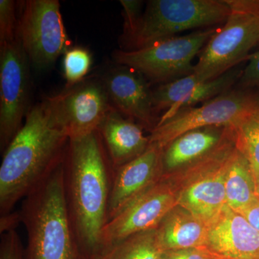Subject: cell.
<instances>
[{
  "label": "cell",
  "instance_id": "6da1fadb",
  "mask_svg": "<svg viewBox=\"0 0 259 259\" xmlns=\"http://www.w3.org/2000/svg\"><path fill=\"white\" fill-rule=\"evenodd\" d=\"M26 120L3 152L0 214L11 212L64 161L69 139L51 97L29 109Z\"/></svg>",
  "mask_w": 259,
  "mask_h": 259
},
{
  "label": "cell",
  "instance_id": "7a4b0ae2",
  "mask_svg": "<svg viewBox=\"0 0 259 259\" xmlns=\"http://www.w3.org/2000/svg\"><path fill=\"white\" fill-rule=\"evenodd\" d=\"M113 168L98 131L69 140L64 159V187L70 219L85 259L101 253L107 223Z\"/></svg>",
  "mask_w": 259,
  "mask_h": 259
},
{
  "label": "cell",
  "instance_id": "3957f363",
  "mask_svg": "<svg viewBox=\"0 0 259 259\" xmlns=\"http://www.w3.org/2000/svg\"><path fill=\"white\" fill-rule=\"evenodd\" d=\"M19 212L28 236L24 259H85L66 203L64 161L23 199Z\"/></svg>",
  "mask_w": 259,
  "mask_h": 259
},
{
  "label": "cell",
  "instance_id": "277c9868",
  "mask_svg": "<svg viewBox=\"0 0 259 259\" xmlns=\"http://www.w3.org/2000/svg\"><path fill=\"white\" fill-rule=\"evenodd\" d=\"M231 14L225 0H151L124 51L142 49L185 30L226 23Z\"/></svg>",
  "mask_w": 259,
  "mask_h": 259
},
{
  "label": "cell",
  "instance_id": "5b68a950",
  "mask_svg": "<svg viewBox=\"0 0 259 259\" xmlns=\"http://www.w3.org/2000/svg\"><path fill=\"white\" fill-rule=\"evenodd\" d=\"M218 31L215 28L175 36L134 51L116 50L113 59L152 83L161 84L193 72L192 61Z\"/></svg>",
  "mask_w": 259,
  "mask_h": 259
},
{
  "label": "cell",
  "instance_id": "8992f818",
  "mask_svg": "<svg viewBox=\"0 0 259 259\" xmlns=\"http://www.w3.org/2000/svg\"><path fill=\"white\" fill-rule=\"evenodd\" d=\"M17 40L28 60L37 69L52 66L69 50L60 3L58 0L22 2L18 18Z\"/></svg>",
  "mask_w": 259,
  "mask_h": 259
},
{
  "label": "cell",
  "instance_id": "52a82bcc",
  "mask_svg": "<svg viewBox=\"0 0 259 259\" xmlns=\"http://www.w3.org/2000/svg\"><path fill=\"white\" fill-rule=\"evenodd\" d=\"M255 109V95L248 90L232 89L203 102L201 106L181 109L151 131L150 144H157L163 149L174 140L192 130L235 126Z\"/></svg>",
  "mask_w": 259,
  "mask_h": 259
},
{
  "label": "cell",
  "instance_id": "ba28073f",
  "mask_svg": "<svg viewBox=\"0 0 259 259\" xmlns=\"http://www.w3.org/2000/svg\"><path fill=\"white\" fill-rule=\"evenodd\" d=\"M30 61L18 40L0 46V148L9 146L29 111Z\"/></svg>",
  "mask_w": 259,
  "mask_h": 259
},
{
  "label": "cell",
  "instance_id": "9c48e42d",
  "mask_svg": "<svg viewBox=\"0 0 259 259\" xmlns=\"http://www.w3.org/2000/svg\"><path fill=\"white\" fill-rule=\"evenodd\" d=\"M259 46V18L231 13L222 29L209 39L201 52L193 72L212 79L247 61Z\"/></svg>",
  "mask_w": 259,
  "mask_h": 259
},
{
  "label": "cell",
  "instance_id": "30bf717a",
  "mask_svg": "<svg viewBox=\"0 0 259 259\" xmlns=\"http://www.w3.org/2000/svg\"><path fill=\"white\" fill-rule=\"evenodd\" d=\"M58 119L69 140L98 131L112 107L101 78L85 79L51 97Z\"/></svg>",
  "mask_w": 259,
  "mask_h": 259
},
{
  "label": "cell",
  "instance_id": "8fae6325",
  "mask_svg": "<svg viewBox=\"0 0 259 259\" xmlns=\"http://www.w3.org/2000/svg\"><path fill=\"white\" fill-rule=\"evenodd\" d=\"M178 198L173 187L160 179L104 226L100 254L127 237L157 228L163 218L178 204Z\"/></svg>",
  "mask_w": 259,
  "mask_h": 259
},
{
  "label": "cell",
  "instance_id": "7c38bea8",
  "mask_svg": "<svg viewBox=\"0 0 259 259\" xmlns=\"http://www.w3.org/2000/svg\"><path fill=\"white\" fill-rule=\"evenodd\" d=\"M163 149L150 144L142 154L115 168L107 209V222L154 185L163 175Z\"/></svg>",
  "mask_w": 259,
  "mask_h": 259
},
{
  "label": "cell",
  "instance_id": "4fadbf2b",
  "mask_svg": "<svg viewBox=\"0 0 259 259\" xmlns=\"http://www.w3.org/2000/svg\"><path fill=\"white\" fill-rule=\"evenodd\" d=\"M203 248L214 258L259 259V232L226 204L207 224Z\"/></svg>",
  "mask_w": 259,
  "mask_h": 259
},
{
  "label": "cell",
  "instance_id": "5bb4252c",
  "mask_svg": "<svg viewBox=\"0 0 259 259\" xmlns=\"http://www.w3.org/2000/svg\"><path fill=\"white\" fill-rule=\"evenodd\" d=\"M100 78L114 108L150 132L156 127L152 90L142 75L119 65Z\"/></svg>",
  "mask_w": 259,
  "mask_h": 259
},
{
  "label": "cell",
  "instance_id": "9a60e30c",
  "mask_svg": "<svg viewBox=\"0 0 259 259\" xmlns=\"http://www.w3.org/2000/svg\"><path fill=\"white\" fill-rule=\"evenodd\" d=\"M235 126H212L192 130L163 148V175L202 159L217 149L234 131Z\"/></svg>",
  "mask_w": 259,
  "mask_h": 259
},
{
  "label": "cell",
  "instance_id": "2e32d148",
  "mask_svg": "<svg viewBox=\"0 0 259 259\" xmlns=\"http://www.w3.org/2000/svg\"><path fill=\"white\" fill-rule=\"evenodd\" d=\"M113 169L142 154L150 145L143 127L112 108L98 128Z\"/></svg>",
  "mask_w": 259,
  "mask_h": 259
},
{
  "label": "cell",
  "instance_id": "e0dca14e",
  "mask_svg": "<svg viewBox=\"0 0 259 259\" xmlns=\"http://www.w3.org/2000/svg\"><path fill=\"white\" fill-rule=\"evenodd\" d=\"M233 157L221 168L203 175L180 191L178 204L208 224L226 205V174Z\"/></svg>",
  "mask_w": 259,
  "mask_h": 259
},
{
  "label": "cell",
  "instance_id": "ac0fdd59",
  "mask_svg": "<svg viewBox=\"0 0 259 259\" xmlns=\"http://www.w3.org/2000/svg\"><path fill=\"white\" fill-rule=\"evenodd\" d=\"M156 230L163 250L203 248L207 225L177 204L163 218Z\"/></svg>",
  "mask_w": 259,
  "mask_h": 259
},
{
  "label": "cell",
  "instance_id": "d6986e66",
  "mask_svg": "<svg viewBox=\"0 0 259 259\" xmlns=\"http://www.w3.org/2000/svg\"><path fill=\"white\" fill-rule=\"evenodd\" d=\"M226 195L227 205L240 213L258 201L253 172L238 147L227 171Z\"/></svg>",
  "mask_w": 259,
  "mask_h": 259
},
{
  "label": "cell",
  "instance_id": "ffe728a7",
  "mask_svg": "<svg viewBox=\"0 0 259 259\" xmlns=\"http://www.w3.org/2000/svg\"><path fill=\"white\" fill-rule=\"evenodd\" d=\"M163 251L155 228L127 237L104 250L96 259H161Z\"/></svg>",
  "mask_w": 259,
  "mask_h": 259
},
{
  "label": "cell",
  "instance_id": "44dd1931",
  "mask_svg": "<svg viewBox=\"0 0 259 259\" xmlns=\"http://www.w3.org/2000/svg\"><path fill=\"white\" fill-rule=\"evenodd\" d=\"M243 70L233 68L224 74L214 79L207 80L199 84L189 93L176 106L165 112L158 122V125L171 118L181 109L193 107L199 102L208 101L233 89L235 83L238 82Z\"/></svg>",
  "mask_w": 259,
  "mask_h": 259
},
{
  "label": "cell",
  "instance_id": "7402d4cb",
  "mask_svg": "<svg viewBox=\"0 0 259 259\" xmlns=\"http://www.w3.org/2000/svg\"><path fill=\"white\" fill-rule=\"evenodd\" d=\"M237 147L249 163L253 176L259 175V112L256 109L235 125Z\"/></svg>",
  "mask_w": 259,
  "mask_h": 259
},
{
  "label": "cell",
  "instance_id": "603a6c76",
  "mask_svg": "<svg viewBox=\"0 0 259 259\" xmlns=\"http://www.w3.org/2000/svg\"><path fill=\"white\" fill-rule=\"evenodd\" d=\"M92 66V55L82 47L69 49L64 54L65 89L70 88L85 79Z\"/></svg>",
  "mask_w": 259,
  "mask_h": 259
},
{
  "label": "cell",
  "instance_id": "cb8c5ba5",
  "mask_svg": "<svg viewBox=\"0 0 259 259\" xmlns=\"http://www.w3.org/2000/svg\"><path fill=\"white\" fill-rule=\"evenodd\" d=\"M18 18L13 0H0V46L17 40Z\"/></svg>",
  "mask_w": 259,
  "mask_h": 259
},
{
  "label": "cell",
  "instance_id": "d4e9b609",
  "mask_svg": "<svg viewBox=\"0 0 259 259\" xmlns=\"http://www.w3.org/2000/svg\"><path fill=\"white\" fill-rule=\"evenodd\" d=\"M123 16V33L122 42L125 47L134 38L137 31L141 17H142L143 2L139 0H121Z\"/></svg>",
  "mask_w": 259,
  "mask_h": 259
},
{
  "label": "cell",
  "instance_id": "484cf974",
  "mask_svg": "<svg viewBox=\"0 0 259 259\" xmlns=\"http://www.w3.org/2000/svg\"><path fill=\"white\" fill-rule=\"evenodd\" d=\"M0 259H24L23 246L16 231L1 235Z\"/></svg>",
  "mask_w": 259,
  "mask_h": 259
},
{
  "label": "cell",
  "instance_id": "4316f807",
  "mask_svg": "<svg viewBox=\"0 0 259 259\" xmlns=\"http://www.w3.org/2000/svg\"><path fill=\"white\" fill-rule=\"evenodd\" d=\"M247 61L248 64L242 71L238 88L245 90L259 88V51L250 54Z\"/></svg>",
  "mask_w": 259,
  "mask_h": 259
},
{
  "label": "cell",
  "instance_id": "83f0119b",
  "mask_svg": "<svg viewBox=\"0 0 259 259\" xmlns=\"http://www.w3.org/2000/svg\"><path fill=\"white\" fill-rule=\"evenodd\" d=\"M161 259H214L204 248L163 250Z\"/></svg>",
  "mask_w": 259,
  "mask_h": 259
},
{
  "label": "cell",
  "instance_id": "f1b7e54d",
  "mask_svg": "<svg viewBox=\"0 0 259 259\" xmlns=\"http://www.w3.org/2000/svg\"><path fill=\"white\" fill-rule=\"evenodd\" d=\"M231 13L253 15L259 18V0H225Z\"/></svg>",
  "mask_w": 259,
  "mask_h": 259
},
{
  "label": "cell",
  "instance_id": "f546056e",
  "mask_svg": "<svg viewBox=\"0 0 259 259\" xmlns=\"http://www.w3.org/2000/svg\"><path fill=\"white\" fill-rule=\"evenodd\" d=\"M21 223L20 212H11L2 215L0 218V233L1 235L7 232L16 231L18 225Z\"/></svg>",
  "mask_w": 259,
  "mask_h": 259
},
{
  "label": "cell",
  "instance_id": "4dcf8cb0",
  "mask_svg": "<svg viewBox=\"0 0 259 259\" xmlns=\"http://www.w3.org/2000/svg\"><path fill=\"white\" fill-rule=\"evenodd\" d=\"M241 214H243L250 224L259 232V200L245 209Z\"/></svg>",
  "mask_w": 259,
  "mask_h": 259
},
{
  "label": "cell",
  "instance_id": "1f68e13d",
  "mask_svg": "<svg viewBox=\"0 0 259 259\" xmlns=\"http://www.w3.org/2000/svg\"><path fill=\"white\" fill-rule=\"evenodd\" d=\"M255 194L259 200V175L254 177Z\"/></svg>",
  "mask_w": 259,
  "mask_h": 259
},
{
  "label": "cell",
  "instance_id": "d6a6232c",
  "mask_svg": "<svg viewBox=\"0 0 259 259\" xmlns=\"http://www.w3.org/2000/svg\"><path fill=\"white\" fill-rule=\"evenodd\" d=\"M255 102H256L257 110L259 112V95H255Z\"/></svg>",
  "mask_w": 259,
  "mask_h": 259
},
{
  "label": "cell",
  "instance_id": "836d02e7",
  "mask_svg": "<svg viewBox=\"0 0 259 259\" xmlns=\"http://www.w3.org/2000/svg\"><path fill=\"white\" fill-rule=\"evenodd\" d=\"M214 259H217V258H214Z\"/></svg>",
  "mask_w": 259,
  "mask_h": 259
}]
</instances>
